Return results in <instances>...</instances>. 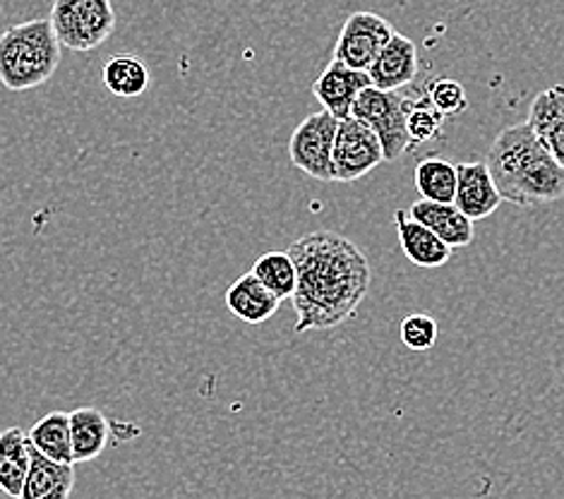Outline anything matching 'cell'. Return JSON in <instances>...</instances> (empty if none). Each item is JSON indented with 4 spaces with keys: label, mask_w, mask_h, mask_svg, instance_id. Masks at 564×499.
Instances as JSON below:
<instances>
[{
    "label": "cell",
    "mask_w": 564,
    "mask_h": 499,
    "mask_svg": "<svg viewBox=\"0 0 564 499\" xmlns=\"http://www.w3.org/2000/svg\"><path fill=\"white\" fill-rule=\"evenodd\" d=\"M295 262V332H325L354 319L366 301L372 269L354 240L334 231H313L289 248Z\"/></svg>",
    "instance_id": "cell-1"
},
{
    "label": "cell",
    "mask_w": 564,
    "mask_h": 499,
    "mask_svg": "<svg viewBox=\"0 0 564 499\" xmlns=\"http://www.w3.org/2000/svg\"><path fill=\"white\" fill-rule=\"evenodd\" d=\"M488 169L502 199L514 207H541L564 197V169L529 123L500 130L488 152Z\"/></svg>",
    "instance_id": "cell-2"
},
{
    "label": "cell",
    "mask_w": 564,
    "mask_h": 499,
    "mask_svg": "<svg viewBox=\"0 0 564 499\" xmlns=\"http://www.w3.org/2000/svg\"><path fill=\"white\" fill-rule=\"evenodd\" d=\"M61 65V42L51 20H26L0 34V85L26 91L48 83Z\"/></svg>",
    "instance_id": "cell-3"
},
{
    "label": "cell",
    "mask_w": 564,
    "mask_h": 499,
    "mask_svg": "<svg viewBox=\"0 0 564 499\" xmlns=\"http://www.w3.org/2000/svg\"><path fill=\"white\" fill-rule=\"evenodd\" d=\"M48 20L61 46L87 53L111 39L116 8L113 0H53Z\"/></svg>",
    "instance_id": "cell-4"
},
{
    "label": "cell",
    "mask_w": 564,
    "mask_h": 499,
    "mask_svg": "<svg viewBox=\"0 0 564 499\" xmlns=\"http://www.w3.org/2000/svg\"><path fill=\"white\" fill-rule=\"evenodd\" d=\"M351 116L360 118L380 138L384 161H397L401 154L413 150L406 126V97L399 91L368 87L360 91Z\"/></svg>",
    "instance_id": "cell-5"
},
{
    "label": "cell",
    "mask_w": 564,
    "mask_h": 499,
    "mask_svg": "<svg viewBox=\"0 0 564 499\" xmlns=\"http://www.w3.org/2000/svg\"><path fill=\"white\" fill-rule=\"evenodd\" d=\"M337 130L339 118H334L325 109L307 116L303 123L293 130L289 140L291 164L315 181H334L332 152L334 140H337Z\"/></svg>",
    "instance_id": "cell-6"
},
{
    "label": "cell",
    "mask_w": 564,
    "mask_h": 499,
    "mask_svg": "<svg viewBox=\"0 0 564 499\" xmlns=\"http://www.w3.org/2000/svg\"><path fill=\"white\" fill-rule=\"evenodd\" d=\"M384 161L380 138L360 118L339 120L337 140L332 152V171L337 183H354Z\"/></svg>",
    "instance_id": "cell-7"
},
{
    "label": "cell",
    "mask_w": 564,
    "mask_h": 499,
    "mask_svg": "<svg viewBox=\"0 0 564 499\" xmlns=\"http://www.w3.org/2000/svg\"><path fill=\"white\" fill-rule=\"evenodd\" d=\"M394 34V26L375 12H354L341 26L337 46H334V61L368 73Z\"/></svg>",
    "instance_id": "cell-8"
},
{
    "label": "cell",
    "mask_w": 564,
    "mask_h": 499,
    "mask_svg": "<svg viewBox=\"0 0 564 499\" xmlns=\"http://www.w3.org/2000/svg\"><path fill=\"white\" fill-rule=\"evenodd\" d=\"M372 79L366 70H356L341 61H332L322 75L315 79L313 94L322 104V109L329 111L334 118H348L354 111V104L362 89H368Z\"/></svg>",
    "instance_id": "cell-9"
},
{
    "label": "cell",
    "mask_w": 564,
    "mask_h": 499,
    "mask_svg": "<svg viewBox=\"0 0 564 499\" xmlns=\"http://www.w3.org/2000/svg\"><path fill=\"white\" fill-rule=\"evenodd\" d=\"M502 195L497 191L492 173L482 161L456 166V195L454 205L459 207L468 219L480 221L488 219L502 205Z\"/></svg>",
    "instance_id": "cell-10"
},
{
    "label": "cell",
    "mask_w": 564,
    "mask_h": 499,
    "mask_svg": "<svg viewBox=\"0 0 564 499\" xmlns=\"http://www.w3.org/2000/svg\"><path fill=\"white\" fill-rule=\"evenodd\" d=\"M421 63H419V48L404 34H394L389 39L387 46L380 51V56L370 65V79L372 87L399 91L401 87L411 85L419 77Z\"/></svg>",
    "instance_id": "cell-11"
},
{
    "label": "cell",
    "mask_w": 564,
    "mask_h": 499,
    "mask_svg": "<svg viewBox=\"0 0 564 499\" xmlns=\"http://www.w3.org/2000/svg\"><path fill=\"white\" fill-rule=\"evenodd\" d=\"M394 226L399 236V246L404 250L406 260L421 269H437L447 264L452 258V248L440 236L430 231L427 226L415 221L409 209L394 211Z\"/></svg>",
    "instance_id": "cell-12"
},
{
    "label": "cell",
    "mask_w": 564,
    "mask_h": 499,
    "mask_svg": "<svg viewBox=\"0 0 564 499\" xmlns=\"http://www.w3.org/2000/svg\"><path fill=\"white\" fill-rule=\"evenodd\" d=\"M30 447V474H26L20 499H70L75 488V464H61L44 456L34 444Z\"/></svg>",
    "instance_id": "cell-13"
},
{
    "label": "cell",
    "mask_w": 564,
    "mask_h": 499,
    "mask_svg": "<svg viewBox=\"0 0 564 499\" xmlns=\"http://www.w3.org/2000/svg\"><path fill=\"white\" fill-rule=\"evenodd\" d=\"M527 123L564 169V85H553L535 94Z\"/></svg>",
    "instance_id": "cell-14"
},
{
    "label": "cell",
    "mask_w": 564,
    "mask_h": 499,
    "mask_svg": "<svg viewBox=\"0 0 564 499\" xmlns=\"http://www.w3.org/2000/svg\"><path fill=\"white\" fill-rule=\"evenodd\" d=\"M224 301H226L228 313L252 327L264 325L267 319L276 315V310L281 305L276 295L252 272L236 279L231 286L226 289Z\"/></svg>",
    "instance_id": "cell-15"
},
{
    "label": "cell",
    "mask_w": 564,
    "mask_h": 499,
    "mask_svg": "<svg viewBox=\"0 0 564 499\" xmlns=\"http://www.w3.org/2000/svg\"><path fill=\"white\" fill-rule=\"evenodd\" d=\"M409 214L445 240L452 250L466 248L474 240V221L454 202L419 199L415 205H411Z\"/></svg>",
    "instance_id": "cell-16"
},
{
    "label": "cell",
    "mask_w": 564,
    "mask_h": 499,
    "mask_svg": "<svg viewBox=\"0 0 564 499\" xmlns=\"http://www.w3.org/2000/svg\"><path fill=\"white\" fill-rule=\"evenodd\" d=\"M26 474H30V447L22 427L0 433V492L20 499Z\"/></svg>",
    "instance_id": "cell-17"
},
{
    "label": "cell",
    "mask_w": 564,
    "mask_h": 499,
    "mask_svg": "<svg viewBox=\"0 0 564 499\" xmlns=\"http://www.w3.org/2000/svg\"><path fill=\"white\" fill-rule=\"evenodd\" d=\"M70 433L75 464H85L106 449L111 437V423L99 409L85 406L70 413Z\"/></svg>",
    "instance_id": "cell-18"
},
{
    "label": "cell",
    "mask_w": 564,
    "mask_h": 499,
    "mask_svg": "<svg viewBox=\"0 0 564 499\" xmlns=\"http://www.w3.org/2000/svg\"><path fill=\"white\" fill-rule=\"evenodd\" d=\"M26 440L44 456L61 464H75L73 456V433H70V413L53 411L44 415L26 430Z\"/></svg>",
    "instance_id": "cell-19"
},
{
    "label": "cell",
    "mask_w": 564,
    "mask_h": 499,
    "mask_svg": "<svg viewBox=\"0 0 564 499\" xmlns=\"http://www.w3.org/2000/svg\"><path fill=\"white\" fill-rule=\"evenodd\" d=\"M104 85L120 99H135L150 87V70L132 53H116L104 65Z\"/></svg>",
    "instance_id": "cell-20"
},
{
    "label": "cell",
    "mask_w": 564,
    "mask_h": 499,
    "mask_svg": "<svg viewBox=\"0 0 564 499\" xmlns=\"http://www.w3.org/2000/svg\"><path fill=\"white\" fill-rule=\"evenodd\" d=\"M415 187L423 199L433 202H454L456 195V166L445 159L430 156L415 166Z\"/></svg>",
    "instance_id": "cell-21"
},
{
    "label": "cell",
    "mask_w": 564,
    "mask_h": 499,
    "mask_svg": "<svg viewBox=\"0 0 564 499\" xmlns=\"http://www.w3.org/2000/svg\"><path fill=\"white\" fill-rule=\"evenodd\" d=\"M250 272L258 276L279 301L291 299L295 291V281H299L293 258L289 252H281V250L264 252L262 258L252 264Z\"/></svg>",
    "instance_id": "cell-22"
},
{
    "label": "cell",
    "mask_w": 564,
    "mask_h": 499,
    "mask_svg": "<svg viewBox=\"0 0 564 499\" xmlns=\"http://www.w3.org/2000/svg\"><path fill=\"white\" fill-rule=\"evenodd\" d=\"M445 113L437 111V106L430 101L427 94L415 99H406V126L411 134V144H425L437 140L445 128Z\"/></svg>",
    "instance_id": "cell-23"
},
{
    "label": "cell",
    "mask_w": 564,
    "mask_h": 499,
    "mask_svg": "<svg viewBox=\"0 0 564 499\" xmlns=\"http://www.w3.org/2000/svg\"><path fill=\"white\" fill-rule=\"evenodd\" d=\"M427 97L437 106V111H442L445 116H456L468 109V94L464 89L462 83L449 77H437L430 83L427 87Z\"/></svg>",
    "instance_id": "cell-24"
},
{
    "label": "cell",
    "mask_w": 564,
    "mask_h": 499,
    "mask_svg": "<svg viewBox=\"0 0 564 499\" xmlns=\"http://www.w3.org/2000/svg\"><path fill=\"white\" fill-rule=\"evenodd\" d=\"M440 327L435 317L415 313L401 322V341L411 350H430L437 344Z\"/></svg>",
    "instance_id": "cell-25"
}]
</instances>
